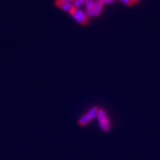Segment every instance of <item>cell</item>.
<instances>
[{
  "label": "cell",
  "mask_w": 160,
  "mask_h": 160,
  "mask_svg": "<svg viewBox=\"0 0 160 160\" xmlns=\"http://www.w3.org/2000/svg\"><path fill=\"white\" fill-rule=\"evenodd\" d=\"M97 118L98 120L99 126L103 132H110L111 129V123L108 118V115L104 109H98L97 114Z\"/></svg>",
  "instance_id": "1"
},
{
  "label": "cell",
  "mask_w": 160,
  "mask_h": 160,
  "mask_svg": "<svg viewBox=\"0 0 160 160\" xmlns=\"http://www.w3.org/2000/svg\"><path fill=\"white\" fill-rule=\"evenodd\" d=\"M98 107L97 106H92L90 110H88L87 113L83 114L78 120V123L80 126H86L88 123L92 122L95 118H97V111H98Z\"/></svg>",
  "instance_id": "2"
},
{
  "label": "cell",
  "mask_w": 160,
  "mask_h": 160,
  "mask_svg": "<svg viewBox=\"0 0 160 160\" xmlns=\"http://www.w3.org/2000/svg\"><path fill=\"white\" fill-rule=\"evenodd\" d=\"M70 15L72 16V17L78 23L83 25H85L88 23V16H87V14L85 12L80 10L79 8H74L70 12Z\"/></svg>",
  "instance_id": "3"
},
{
  "label": "cell",
  "mask_w": 160,
  "mask_h": 160,
  "mask_svg": "<svg viewBox=\"0 0 160 160\" xmlns=\"http://www.w3.org/2000/svg\"><path fill=\"white\" fill-rule=\"evenodd\" d=\"M55 4L57 7L62 9L63 11H66L70 13L75 7L73 6V3H70V2H66V1H62V0H56Z\"/></svg>",
  "instance_id": "4"
},
{
  "label": "cell",
  "mask_w": 160,
  "mask_h": 160,
  "mask_svg": "<svg viewBox=\"0 0 160 160\" xmlns=\"http://www.w3.org/2000/svg\"><path fill=\"white\" fill-rule=\"evenodd\" d=\"M94 0H86V10H87V16L88 18L93 17L94 16Z\"/></svg>",
  "instance_id": "5"
},
{
  "label": "cell",
  "mask_w": 160,
  "mask_h": 160,
  "mask_svg": "<svg viewBox=\"0 0 160 160\" xmlns=\"http://www.w3.org/2000/svg\"><path fill=\"white\" fill-rule=\"evenodd\" d=\"M103 6L104 5L101 3L99 0L95 1L94 3V16L95 17H98L99 16L101 15L103 10Z\"/></svg>",
  "instance_id": "6"
},
{
  "label": "cell",
  "mask_w": 160,
  "mask_h": 160,
  "mask_svg": "<svg viewBox=\"0 0 160 160\" xmlns=\"http://www.w3.org/2000/svg\"><path fill=\"white\" fill-rule=\"evenodd\" d=\"M86 0H75L73 2V6L75 7V8H79L82 4L85 3Z\"/></svg>",
  "instance_id": "7"
},
{
  "label": "cell",
  "mask_w": 160,
  "mask_h": 160,
  "mask_svg": "<svg viewBox=\"0 0 160 160\" xmlns=\"http://www.w3.org/2000/svg\"><path fill=\"white\" fill-rule=\"evenodd\" d=\"M99 1L103 5L110 4V3H114V2H116V0H99Z\"/></svg>",
  "instance_id": "8"
},
{
  "label": "cell",
  "mask_w": 160,
  "mask_h": 160,
  "mask_svg": "<svg viewBox=\"0 0 160 160\" xmlns=\"http://www.w3.org/2000/svg\"><path fill=\"white\" fill-rule=\"evenodd\" d=\"M120 2H122L124 4L127 5V6H132L134 4V2L132 0H119Z\"/></svg>",
  "instance_id": "9"
},
{
  "label": "cell",
  "mask_w": 160,
  "mask_h": 160,
  "mask_svg": "<svg viewBox=\"0 0 160 160\" xmlns=\"http://www.w3.org/2000/svg\"><path fill=\"white\" fill-rule=\"evenodd\" d=\"M132 1H133L134 4H135V3H137V2H140V0H132Z\"/></svg>",
  "instance_id": "10"
},
{
  "label": "cell",
  "mask_w": 160,
  "mask_h": 160,
  "mask_svg": "<svg viewBox=\"0 0 160 160\" xmlns=\"http://www.w3.org/2000/svg\"><path fill=\"white\" fill-rule=\"evenodd\" d=\"M62 1H66V2H70V1H73V2H74L75 0H62Z\"/></svg>",
  "instance_id": "11"
}]
</instances>
